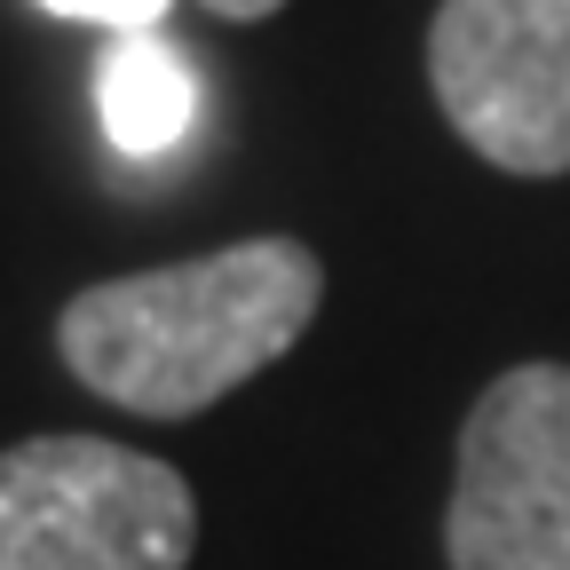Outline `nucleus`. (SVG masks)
Wrapping results in <instances>:
<instances>
[{
  "label": "nucleus",
  "instance_id": "f257e3e1",
  "mask_svg": "<svg viewBox=\"0 0 570 570\" xmlns=\"http://www.w3.org/2000/svg\"><path fill=\"white\" fill-rule=\"evenodd\" d=\"M325 269L294 238H246L175 269H135L71 294L56 348L96 396L142 420H190L309 333Z\"/></svg>",
  "mask_w": 570,
  "mask_h": 570
},
{
  "label": "nucleus",
  "instance_id": "f03ea898",
  "mask_svg": "<svg viewBox=\"0 0 570 570\" xmlns=\"http://www.w3.org/2000/svg\"><path fill=\"white\" fill-rule=\"evenodd\" d=\"M198 547L190 483L104 436L0 452V570H183Z\"/></svg>",
  "mask_w": 570,
  "mask_h": 570
},
{
  "label": "nucleus",
  "instance_id": "7ed1b4c3",
  "mask_svg": "<svg viewBox=\"0 0 570 570\" xmlns=\"http://www.w3.org/2000/svg\"><path fill=\"white\" fill-rule=\"evenodd\" d=\"M452 570H570V365L499 373L452 475Z\"/></svg>",
  "mask_w": 570,
  "mask_h": 570
},
{
  "label": "nucleus",
  "instance_id": "20e7f679",
  "mask_svg": "<svg viewBox=\"0 0 570 570\" xmlns=\"http://www.w3.org/2000/svg\"><path fill=\"white\" fill-rule=\"evenodd\" d=\"M428 88L468 151L508 175L570 167V0H444Z\"/></svg>",
  "mask_w": 570,
  "mask_h": 570
},
{
  "label": "nucleus",
  "instance_id": "39448f33",
  "mask_svg": "<svg viewBox=\"0 0 570 570\" xmlns=\"http://www.w3.org/2000/svg\"><path fill=\"white\" fill-rule=\"evenodd\" d=\"M96 111L119 159H167L198 119V71L167 32H111L96 71Z\"/></svg>",
  "mask_w": 570,
  "mask_h": 570
},
{
  "label": "nucleus",
  "instance_id": "423d86ee",
  "mask_svg": "<svg viewBox=\"0 0 570 570\" xmlns=\"http://www.w3.org/2000/svg\"><path fill=\"white\" fill-rule=\"evenodd\" d=\"M40 9L71 24H104V32H159L175 0H40Z\"/></svg>",
  "mask_w": 570,
  "mask_h": 570
},
{
  "label": "nucleus",
  "instance_id": "0eeeda50",
  "mask_svg": "<svg viewBox=\"0 0 570 570\" xmlns=\"http://www.w3.org/2000/svg\"><path fill=\"white\" fill-rule=\"evenodd\" d=\"M214 17H230V24H254V17H277L285 0H206Z\"/></svg>",
  "mask_w": 570,
  "mask_h": 570
}]
</instances>
